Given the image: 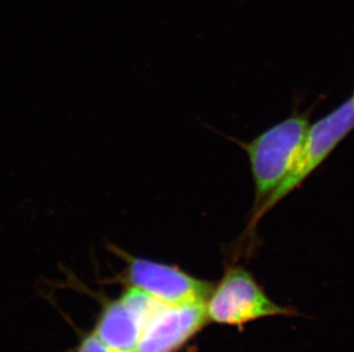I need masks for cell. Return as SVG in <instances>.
Returning a JSON list of instances; mask_svg holds the SVG:
<instances>
[{"label":"cell","instance_id":"obj_4","mask_svg":"<svg viewBox=\"0 0 354 352\" xmlns=\"http://www.w3.org/2000/svg\"><path fill=\"white\" fill-rule=\"evenodd\" d=\"M111 248L125 264L122 277L127 287L139 289L160 302L205 303L214 287L211 282L197 280L178 266L142 259L118 246Z\"/></svg>","mask_w":354,"mask_h":352},{"label":"cell","instance_id":"obj_6","mask_svg":"<svg viewBox=\"0 0 354 352\" xmlns=\"http://www.w3.org/2000/svg\"><path fill=\"white\" fill-rule=\"evenodd\" d=\"M207 322L204 303L160 302L145 322L136 352H177Z\"/></svg>","mask_w":354,"mask_h":352},{"label":"cell","instance_id":"obj_5","mask_svg":"<svg viewBox=\"0 0 354 352\" xmlns=\"http://www.w3.org/2000/svg\"><path fill=\"white\" fill-rule=\"evenodd\" d=\"M160 301L127 287L118 299L108 301L97 317L93 333L116 352H136L142 327Z\"/></svg>","mask_w":354,"mask_h":352},{"label":"cell","instance_id":"obj_7","mask_svg":"<svg viewBox=\"0 0 354 352\" xmlns=\"http://www.w3.org/2000/svg\"><path fill=\"white\" fill-rule=\"evenodd\" d=\"M76 352H116L104 344L93 332L87 334L80 343Z\"/></svg>","mask_w":354,"mask_h":352},{"label":"cell","instance_id":"obj_1","mask_svg":"<svg viewBox=\"0 0 354 352\" xmlns=\"http://www.w3.org/2000/svg\"><path fill=\"white\" fill-rule=\"evenodd\" d=\"M311 111L296 113L248 142L237 141L247 153L254 182L251 214L261 207L297 162L311 127Z\"/></svg>","mask_w":354,"mask_h":352},{"label":"cell","instance_id":"obj_2","mask_svg":"<svg viewBox=\"0 0 354 352\" xmlns=\"http://www.w3.org/2000/svg\"><path fill=\"white\" fill-rule=\"evenodd\" d=\"M353 130L354 97L352 95L330 113L311 124L304 146L290 173L261 204V207L251 214L244 235L254 237L259 221L281 200L294 193L315 170H319V167Z\"/></svg>","mask_w":354,"mask_h":352},{"label":"cell","instance_id":"obj_8","mask_svg":"<svg viewBox=\"0 0 354 352\" xmlns=\"http://www.w3.org/2000/svg\"><path fill=\"white\" fill-rule=\"evenodd\" d=\"M353 97H354V93H353Z\"/></svg>","mask_w":354,"mask_h":352},{"label":"cell","instance_id":"obj_3","mask_svg":"<svg viewBox=\"0 0 354 352\" xmlns=\"http://www.w3.org/2000/svg\"><path fill=\"white\" fill-rule=\"evenodd\" d=\"M207 322L242 326L266 317L290 315L272 301L243 266H230L204 303Z\"/></svg>","mask_w":354,"mask_h":352}]
</instances>
